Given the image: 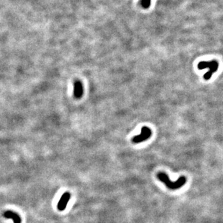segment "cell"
Instances as JSON below:
<instances>
[{"label":"cell","mask_w":223,"mask_h":223,"mask_svg":"<svg viewBox=\"0 0 223 223\" xmlns=\"http://www.w3.org/2000/svg\"><path fill=\"white\" fill-rule=\"evenodd\" d=\"M83 95V85L79 80L74 82V96L77 99H80Z\"/></svg>","instance_id":"obj_6"},{"label":"cell","mask_w":223,"mask_h":223,"mask_svg":"<svg viewBox=\"0 0 223 223\" xmlns=\"http://www.w3.org/2000/svg\"><path fill=\"white\" fill-rule=\"evenodd\" d=\"M70 198H71V194H70V193H69V192H65V193L61 196V197L59 199V202H58V204H57V209H58V210L64 211V209H66Z\"/></svg>","instance_id":"obj_4"},{"label":"cell","mask_w":223,"mask_h":223,"mask_svg":"<svg viewBox=\"0 0 223 223\" xmlns=\"http://www.w3.org/2000/svg\"><path fill=\"white\" fill-rule=\"evenodd\" d=\"M152 135V131L147 127H143L141 129V134L138 136H135L133 137L132 142L134 144L140 143V142H145L149 139Z\"/></svg>","instance_id":"obj_3"},{"label":"cell","mask_w":223,"mask_h":223,"mask_svg":"<svg viewBox=\"0 0 223 223\" xmlns=\"http://www.w3.org/2000/svg\"><path fill=\"white\" fill-rule=\"evenodd\" d=\"M151 4V0H141V5L144 9L149 8Z\"/></svg>","instance_id":"obj_7"},{"label":"cell","mask_w":223,"mask_h":223,"mask_svg":"<svg viewBox=\"0 0 223 223\" xmlns=\"http://www.w3.org/2000/svg\"><path fill=\"white\" fill-rule=\"evenodd\" d=\"M158 178L159 179L160 181L165 183V186L171 190H176V189H180V187L184 186L186 183V178L185 176H180L176 181L173 182L170 180L169 177L165 173L163 172H159L157 175Z\"/></svg>","instance_id":"obj_1"},{"label":"cell","mask_w":223,"mask_h":223,"mask_svg":"<svg viewBox=\"0 0 223 223\" xmlns=\"http://www.w3.org/2000/svg\"><path fill=\"white\" fill-rule=\"evenodd\" d=\"M3 216L4 217L7 219H11L12 220L13 222L14 223H21L22 220L21 217H20V215H18L16 212H13L11 210H7L3 213Z\"/></svg>","instance_id":"obj_5"},{"label":"cell","mask_w":223,"mask_h":223,"mask_svg":"<svg viewBox=\"0 0 223 223\" xmlns=\"http://www.w3.org/2000/svg\"><path fill=\"white\" fill-rule=\"evenodd\" d=\"M198 69L200 70H204L206 68H209V70L208 72L205 73L204 75V78L206 80H209L212 77L213 73L217 71L218 67H219V63L217 61H201L198 64Z\"/></svg>","instance_id":"obj_2"}]
</instances>
